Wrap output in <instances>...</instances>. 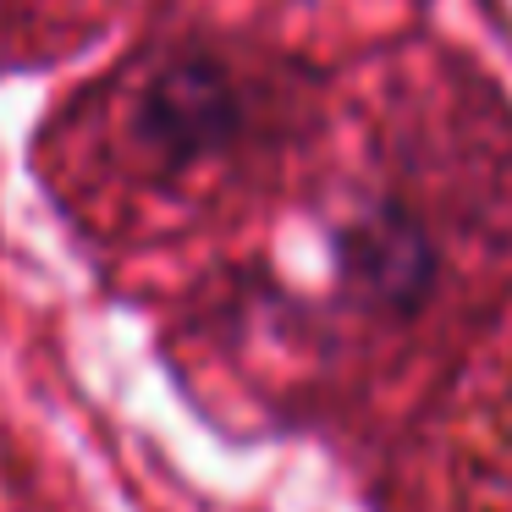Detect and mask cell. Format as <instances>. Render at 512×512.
<instances>
[{
	"mask_svg": "<svg viewBox=\"0 0 512 512\" xmlns=\"http://www.w3.org/2000/svg\"><path fill=\"white\" fill-rule=\"evenodd\" d=\"M243 127V100L210 61H182L149 83L138 105V133L166 166H193V160L221 155Z\"/></svg>",
	"mask_w": 512,
	"mask_h": 512,
	"instance_id": "obj_1",
	"label": "cell"
}]
</instances>
